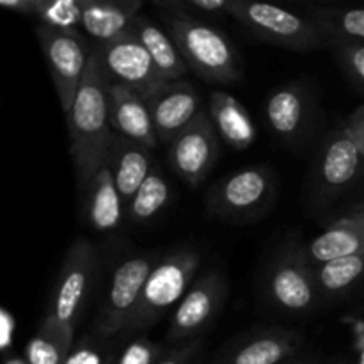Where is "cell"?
<instances>
[{"instance_id":"277c9868","label":"cell","mask_w":364,"mask_h":364,"mask_svg":"<svg viewBox=\"0 0 364 364\" xmlns=\"http://www.w3.org/2000/svg\"><path fill=\"white\" fill-rule=\"evenodd\" d=\"M228 13L270 45L295 52L331 48L333 41L309 20L272 0H233Z\"/></svg>"},{"instance_id":"83f0119b","label":"cell","mask_w":364,"mask_h":364,"mask_svg":"<svg viewBox=\"0 0 364 364\" xmlns=\"http://www.w3.org/2000/svg\"><path fill=\"white\" fill-rule=\"evenodd\" d=\"M347 77L358 89L364 92V43L361 41H334L331 46Z\"/></svg>"},{"instance_id":"2e32d148","label":"cell","mask_w":364,"mask_h":364,"mask_svg":"<svg viewBox=\"0 0 364 364\" xmlns=\"http://www.w3.org/2000/svg\"><path fill=\"white\" fill-rule=\"evenodd\" d=\"M159 142L169 144L203 110L201 96L188 80L166 82L148 100Z\"/></svg>"},{"instance_id":"5bb4252c","label":"cell","mask_w":364,"mask_h":364,"mask_svg":"<svg viewBox=\"0 0 364 364\" xmlns=\"http://www.w3.org/2000/svg\"><path fill=\"white\" fill-rule=\"evenodd\" d=\"M302 334L283 327H265L228 345L210 364H281L302 348Z\"/></svg>"},{"instance_id":"4316f807","label":"cell","mask_w":364,"mask_h":364,"mask_svg":"<svg viewBox=\"0 0 364 364\" xmlns=\"http://www.w3.org/2000/svg\"><path fill=\"white\" fill-rule=\"evenodd\" d=\"M171 201L169 181L159 167H153L151 173L139 187L134 198L127 205V215L134 224H148L162 213Z\"/></svg>"},{"instance_id":"603a6c76","label":"cell","mask_w":364,"mask_h":364,"mask_svg":"<svg viewBox=\"0 0 364 364\" xmlns=\"http://www.w3.org/2000/svg\"><path fill=\"white\" fill-rule=\"evenodd\" d=\"M130 31L137 36L139 41L148 50L164 80L173 82L185 78L188 66L181 52L178 50L176 43L173 41V38H171L166 28L156 25L151 18L144 16L141 13L134 20Z\"/></svg>"},{"instance_id":"9a60e30c","label":"cell","mask_w":364,"mask_h":364,"mask_svg":"<svg viewBox=\"0 0 364 364\" xmlns=\"http://www.w3.org/2000/svg\"><path fill=\"white\" fill-rule=\"evenodd\" d=\"M313 105L311 92L301 82L279 85L267 96V124L284 144H301L315 116Z\"/></svg>"},{"instance_id":"6da1fadb","label":"cell","mask_w":364,"mask_h":364,"mask_svg":"<svg viewBox=\"0 0 364 364\" xmlns=\"http://www.w3.org/2000/svg\"><path fill=\"white\" fill-rule=\"evenodd\" d=\"M110 78L92 46L84 80L78 87L68 117L70 153L80 185L84 187L92 174L109 159L114 130L110 124Z\"/></svg>"},{"instance_id":"8fae6325","label":"cell","mask_w":364,"mask_h":364,"mask_svg":"<svg viewBox=\"0 0 364 364\" xmlns=\"http://www.w3.org/2000/svg\"><path fill=\"white\" fill-rule=\"evenodd\" d=\"M228 299V283L223 274L210 270L196 277L192 287L171 315L166 340L169 343H187L198 340L199 334L219 315Z\"/></svg>"},{"instance_id":"4fadbf2b","label":"cell","mask_w":364,"mask_h":364,"mask_svg":"<svg viewBox=\"0 0 364 364\" xmlns=\"http://www.w3.org/2000/svg\"><path fill=\"white\" fill-rule=\"evenodd\" d=\"M96 52L112 84L127 85L146 100L166 84L151 55L132 31L105 43H96Z\"/></svg>"},{"instance_id":"52a82bcc","label":"cell","mask_w":364,"mask_h":364,"mask_svg":"<svg viewBox=\"0 0 364 364\" xmlns=\"http://www.w3.org/2000/svg\"><path fill=\"white\" fill-rule=\"evenodd\" d=\"M96 267L98 252L95 245L85 238H77L64 256L45 318L75 333L95 284Z\"/></svg>"},{"instance_id":"ac0fdd59","label":"cell","mask_w":364,"mask_h":364,"mask_svg":"<svg viewBox=\"0 0 364 364\" xmlns=\"http://www.w3.org/2000/svg\"><path fill=\"white\" fill-rule=\"evenodd\" d=\"M78 9L80 27L96 43H105L130 31L142 0H78Z\"/></svg>"},{"instance_id":"e0dca14e","label":"cell","mask_w":364,"mask_h":364,"mask_svg":"<svg viewBox=\"0 0 364 364\" xmlns=\"http://www.w3.org/2000/svg\"><path fill=\"white\" fill-rule=\"evenodd\" d=\"M110 124L114 134L123 135L149 149L159 144L148 102L141 92L121 84L110 82Z\"/></svg>"},{"instance_id":"cb8c5ba5","label":"cell","mask_w":364,"mask_h":364,"mask_svg":"<svg viewBox=\"0 0 364 364\" xmlns=\"http://www.w3.org/2000/svg\"><path fill=\"white\" fill-rule=\"evenodd\" d=\"M322 306L334 304L364 284V252L315 267Z\"/></svg>"},{"instance_id":"8992f818","label":"cell","mask_w":364,"mask_h":364,"mask_svg":"<svg viewBox=\"0 0 364 364\" xmlns=\"http://www.w3.org/2000/svg\"><path fill=\"white\" fill-rule=\"evenodd\" d=\"M364 171V155L345 127L334 128L322 141L313 167L311 199L316 208L354 187Z\"/></svg>"},{"instance_id":"d4e9b609","label":"cell","mask_w":364,"mask_h":364,"mask_svg":"<svg viewBox=\"0 0 364 364\" xmlns=\"http://www.w3.org/2000/svg\"><path fill=\"white\" fill-rule=\"evenodd\" d=\"M306 16H308L333 43H364V7L318 6L308 9Z\"/></svg>"},{"instance_id":"7c38bea8","label":"cell","mask_w":364,"mask_h":364,"mask_svg":"<svg viewBox=\"0 0 364 364\" xmlns=\"http://www.w3.org/2000/svg\"><path fill=\"white\" fill-rule=\"evenodd\" d=\"M167 146V156L174 173L188 187H199L219 159V134L208 109H203Z\"/></svg>"},{"instance_id":"836d02e7","label":"cell","mask_w":364,"mask_h":364,"mask_svg":"<svg viewBox=\"0 0 364 364\" xmlns=\"http://www.w3.org/2000/svg\"><path fill=\"white\" fill-rule=\"evenodd\" d=\"M185 2L206 13H228L233 0H185Z\"/></svg>"},{"instance_id":"5b68a950","label":"cell","mask_w":364,"mask_h":364,"mask_svg":"<svg viewBox=\"0 0 364 364\" xmlns=\"http://www.w3.org/2000/svg\"><path fill=\"white\" fill-rule=\"evenodd\" d=\"M263 290L267 301L284 315H309L322 306L315 267L301 242H288L277 252L267 270Z\"/></svg>"},{"instance_id":"d590c367","label":"cell","mask_w":364,"mask_h":364,"mask_svg":"<svg viewBox=\"0 0 364 364\" xmlns=\"http://www.w3.org/2000/svg\"><path fill=\"white\" fill-rule=\"evenodd\" d=\"M347 215L355 217V219H359V220H361V223H364V201L359 203V205H355L354 208H352L350 212L347 213Z\"/></svg>"},{"instance_id":"7a4b0ae2","label":"cell","mask_w":364,"mask_h":364,"mask_svg":"<svg viewBox=\"0 0 364 364\" xmlns=\"http://www.w3.org/2000/svg\"><path fill=\"white\" fill-rule=\"evenodd\" d=\"M188 70L208 84L233 85L244 78L233 43L212 25L192 16L183 0H153Z\"/></svg>"},{"instance_id":"d6986e66","label":"cell","mask_w":364,"mask_h":364,"mask_svg":"<svg viewBox=\"0 0 364 364\" xmlns=\"http://www.w3.org/2000/svg\"><path fill=\"white\" fill-rule=\"evenodd\" d=\"M85 192V219L92 230L100 233L114 231L123 223L127 213L123 198L114 181L109 162L103 164L84 185Z\"/></svg>"},{"instance_id":"e575fe53","label":"cell","mask_w":364,"mask_h":364,"mask_svg":"<svg viewBox=\"0 0 364 364\" xmlns=\"http://www.w3.org/2000/svg\"><path fill=\"white\" fill-rule=\"evenodd\" d=\"M2 347L7 348V345H9V331L13 329V326H11L9 318H7V313L4 311L2 313Z\"/></svg>"},{"instance_id":"d6a6232c","label":"cell","mask_w":364,"mask_h":364,"mask_svg":"<svg viewBox=\"0 0 364 364\" xmlns=\"http://www.w3.org/2000/svg\"><path fill=\"white\" fill-rule=\"evenodd\" d=\"M46 0H0L6 9L16 11V13L28 14V16H38L41 14Z\"/></svg>"},{"instance_id":"ba28073f","label":"cell","mask_w":364,"mask_h":364,"mask_svg":"<svg viewBox=\"0 0 364 364\" xmlns=\"http://www.w3.org/2000/svg\"><path fill=\"white\" fill-rule=\"evenodd\" d=\"M38 39L55 85L57 98L68 114L84 80L92 46L77 28H60L46 23L38 27Z\"/></svg>"},{"instance_id":"44dd1931","label":"cell","mask_w":364,"mask_h":364,"mask_svg":"<svg viewBox=\"0 0 364 364\" xmlns=\"http://www.w3.org/2000/svg\"><path fill=\"white\" fill-rule=\"evenodd\" d=\"M313 267L364 252V223L350 215L334 220L318 237L304 245Z\"/></svg>"},{"instance_id":"f1b7e54d","label":"cell","mask_w":364,"mask_h":364,"mask_svg":"<svg viewBox=\"0 0 364 364\" xmlns=\"http://www.w3.org/2000/svg\"><path fill=\"white\" fill-rule=\"evenodd\" d=\"M64 364H114V359L105 338L95 333V336H84L73 345Z\"/></svg>"},{"instance_id":"ffe728a7","label":"cell","mask_w":364,"mask_h":364,"mask_svg":"<svg viewBox=\"0 0 364 364\" xmlns=\"http://www.w3.org/2000/svg\"><path fill=\"white\" fill-rule=\"evenodd\" d=\"M107 162L112 171L117 191L127 206L139 187L144 183L148 174L151 173V149L123 135L114 134Z\"/></svg>"},{"instance_id":"8d00e7d4","label":"cell","mask_w":364,"mask_h":364,"mask_svg":"<svg viewBox=\"0 0 364 364\" xmlns=\"http://www.w3.org/2000/svg\"><path fill=\"white\" fill-rule=\"evenodd\" d=\"M281 364H316V361L313 358H299V355H295V358L288 359V361Z\"/></svg>"},{"instance_id":"9c48e42d","label":"cell","mask_w":364,"mask_h":364,"mask_svg":"<svg viewBox=\"0 0 364 364\" xmlns=\"http://www.w3.org/2000/svg\"><path fill=\"white\" fill-rule=\"evenodd\" d=\"M274 174L269 167L238 169L217 181L206 194V208L223 220L252 219L269 208L274 198Z\"/></svg>"},{"instance_id":"3957f363","label":"cell","mask_w":364,"mask_h":364,"mask_svg":"<svg viewBox=\"0 0 364 364\" xmlns=\"http://www.w3.org/2000/svg\"><path fill=\"white\" fill-rule=\"evenodd\" d=\"M199 265L201 255L188 247L160 256L146 279L139 304L124 333H142L155 326L167 311H174L196 281Z\"/></svg>"},{"instance_id":"30bf717a","label":"cell","mask_w":364,"mask_h":364,"mask_svg":"<svg viewBox=\"0 0 364 364\" xmlns=\"http://www.w3.org/2000/svg\"><path fill=\"white\" fill-rule=\"evenodd\" d=\"M159 259L160 255L148 252L130 256L116 267L110 277L105 301L96 316L95 333L98 336L110 340L127 331L128 320L137 308L146 279Z\"/></svg>"},{"instance_id":"1f68e13d","label":"cell","mask_w":364,"mask_h":364,"mask_svg":"<svg viewBox=\"0 0 364 364\" xmlns=\"http://www.w3.org/2000/svg\"><path fill=\"white\" fill-rule=\"evenodd\" d=\"M345 128L348 130V134L354 137V141L358 142L359 149L364 155V105L355 109L354 112L350 114V117L347 119V123L343 124Z\"/></svg>"},{"instance_id":"74e56055","label":"cell","mask_w":364,"mask_h":364,"mask_svg":"<svg viewBox=\"0 0 364 364\" xmlns=\"http://www.w3.org/2000/svg\"><path fill=\"white\" fill-rule=\"evenodd\" d=\"M4 364H28V363L27 359L20 358V355H9V358H6V363Z\"/></svg>"},{"instance_id":"484cf974","label":"cell","mask_w":364,"mask_h":364,"mask_svg":"<svg viewBox=\"0 0 364 364\" xmlns=\"http://www.w3.org/2000/svg\"><path fill=\"white\" fill-rule=\"evenodd\" d=\"M73 345V331L45 318L25 347V359L28 364H64Z\"/></svg>"},{"instance_id":"7402d4cb","label":"cell","mask_w":364,"mask_h":364,"mask_svg":"<svg viewBox=\"0 0 364 364\" xmlns=\"http://www.w3.org/2000/svg\"><path fill=\"white\" fill-rule=\"evenodd\" d=\"M208 114L219 137L233 149L244 151L256 141V127L249 110L226 91H213L208 98Z\"/></svg>"},{"instance_id":"4dcf8cb0","label":"cell","mask_w":364,"mask_h":364,"mask_svg":"<svg viewBox=\"0 0 364 364\" xmlns=\"http://www.w3.org/2000/svg\"><path fill=\"white\" fill-rule=\"evenodd\" d=\"M201 348L199 340L187 341V343L178 345L171 352L164 354L156 364H194V359L198 358V352Z\"/></svg>"},{"instance_id":"f546056e","label":"cell","mask_w":364,"mask_h":364,"mask_svg":"<svg viewBox=\"0 0 364 364\" xmlns=\"http://www.w3.org/2000/svg\"><path fill=\"white\" fill-rule=\"evenodd\" d=\"M164 355L162 347L148 338L130 341L114 364H156Z\"/></svg>"},{"instance_id":"ab89813d","label":"cell","mask_w":364,"mask_h":364,"mask_svg":"<svg viewBox=\"0 0 364 364\" xmlns=\"http://www.w3.org/2000/svg\"><path fill=\"white\" fill-rule=\"evenodd\" d=\"M295 2H326V0H295Z\"/></svg>"},{"instance_id":"f35d334b","label":"cell","mask_w":364,"mask_h":364,"mask_svg":"<svg viewBox=\"0 0 364 364\" xmlns=\"http://www.w3.org/2000/svg\"><path fill=\"white\" fill-rule=\"evenodd\" d=\"M355 347H358L361 352H364V329L361 331V334H359V336H358V341H355Z\"/></svg>"},{"instance_id":"60d3db41","label":"cell","mask_w":364,"mask_h":364,"mask_svg":"<svg viewBox=\"0 0 364 364\" xmlns=\"http://www.w3.org/2000/svg\"><path fill=\"white\" fill-rule=\"evenodd\" d=\"M361 364H364V352H363V361H361Z\"/></svg>"}]
</instances>
